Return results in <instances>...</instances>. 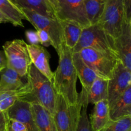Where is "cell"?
<instances>
[{
    "instance_id": "obj_1",
    "label": "cell",
    "mask_w": 131,
    "mask_h": 131,
    "mask_svg": "<svg viewBox=\"0 0 131 131\" xmlns=\"http://www.w3.org/2000/svg\"><path fill=\"white\" fill-rule=\"evenodd\" d=\"M59 62L56 71L53 72L54 88L56 93L61 95L70 104H77L78 93L76 89L78 79L72 61L73 49L63 43L58 53Z\"/></svg>"
},
{
    "instance_id": "obj_2",
    "label": "cell",
    "mask_w": 131,
    "mask_h": 131,
    "mask_svg": "<svg viewBox=\"0 0 131 131\" xmlns=\"http://www.w3.org/2000/svg\"><path fill=\"white\" fill-rule=\"evenodd\" d=\"M28 81L31 93L24 100L28 102L37 101L53 115L56 92L52 81L49 80L40 72L32 63L30 64L28 69Z\"/></svg>"
},
{
    "instance_id": "obj_3",
    "label": "cell",
    "mask_w": 131,
    "mask_h": 131,
    "mask_svg": "<svg viewBox=\"0 0 131 131\" xmlns=\"http://www.w3.org/2000/svg\"><path fill=\"white\" fill-rule=\"evenodd\" d=\"M84 48L93 49L119 60L114 38L110 37L99 24L83 28L73 52H79Z\"/></svg>"
},
{
    "instance_id": "obj_4",
    "label": "cell",
    "mask_w": 131,
    "mask_h": 131,
    "mask_svg": "<svg viewBox=\"0 0 131 131\" xmlns=\"http://www.w3.org/2000/svg\"><path fill=\"white\" fill-rule=\"evenodd\" d=\"M19 8L24 14L26 20L29 21L37 30L41 29L48 34L52 46L58 53L64 43L63 31L60 20L58 19L43 16L30 9Z\"/></svg>"
},
{
    "instance_id": "obj_5",
    "label": "cell",
    "mask_w": 131,
    "mask_h": 131,
    "mask_svg": "<svg viewBox=\"0 0 131 131\" xmlns=\"http://www.w3.org/2000/svg\"><path fill=\"white\" fill-rule=\"evenodd\" d=\"M6 59V66L14 69L23 78H28V69L31 63L28 50V43L23 40L7 41L3 46Z\"/></svg>"
},
{
    "instance_id": "obj_6",
    "label": "cell",
    "mask_w": 131,
    "mask_h": 131,
    "mask_svg": "<svg viewBox=\"0 0 131 131\" xmlns=\"http://www.w3.org/2000/svg\"><path fill=\"white\" fill-rule=\"evenodd\" d=\"M125 18L124 0H106L104 12L97 24L115 39L121 33Z\"/></svg>"
},
{
    "instance_id": "obj_7",
    "label": "cell",
    "mask_w": 131,
    "mask_h": 131,
    "mask_svg": "<svg viewBox=\"0 0 131 131\" xmlns=\"http://www.w3.org/2000/svg\"><path fill=\"white\" fill-rule=\"evenodd\" d=\"M81 113L79 105L70 104L56 93L53 116L57 131H76Z\"/></svg>"
},
{
    "instance_id": "obj_8",
    "label": "cell",
    "mask_w": 131,
    "mask_h": 131,
    "mask_svg": "<svg viewBox=\"0 0 131 131\" xmlns=\"http://www.w3.org/2000/svg\"><path fill=\"white\" fill-rule=\"evenodd\" d=\"M79 53L83 61L99 78L106 80L112 78L118 60L91 48L82 49Z\"/></svg>"
},
{
    "instance_id": "obj_9",
    "label": "cell",
    "mask_w": 131,
    "mask_h": 131,
    "mask_svg": "<svg viewBox=\"0 0 131 131\" xmlns=\"http://www.w3.org/2000/svg\"><path fill=\"white\" fill-rule=\"evenodd\" d=\"M55 13L58 20L74 21L83 28L90 26L84 10V0H57Z\"/></svg>"
},
{
    "instance_id": "obj_10",
    "label": "cell",
    "mask_w": 131,
    "mask_h": 131,
    "mask_svg": "<svg viewBox=\"0 0 131 131\" xmlns=\"http://www.w3.org/2000/svg\"><path fill=\"white\" fill-rule=\"evenodd\" d=\"M131 86V70H128L119 60L113 76L107 83V102L109 107Z\"/></svg>"
},
{
    "instance_id": "obj_11",
    "label": "cell",
    "mask_w": 131,
    "mask_h": 131,
    "mask_svg": "<svg viewBox=\"0 0 131 131\" xmlns=\"http://www.w3.org/2000/svg\"><path fill=\"white\" fill-rule=\"evenodd\" d=\"M114 41L119 60L131 70V20L125 18L121 33Z\"/></svg>"
},
{
    "instance_id": "obj_12",
    "label": "cell",
    "mask_w": 131,
    "mask_h": 131,
    "mask_svg": "<svg viewBox=\"0 0 131 131\" xmlns=\"http://www.w3.org/2000/svg\"><path fill=\"white\" fill-rule=\"evenodd\" d=\"M108 80L98 78L92 84L88 90H82L78 93V104L79 107L87 108L90 104H95L107 99Z\"/></svg>"
},
{
    "instance_id": "obj_13",
    "label": "cell",
    "mask_w": 131,
    "mask_h": 131,
    "mask_svg": "<svg viewBox=\"0 0 131 131\" xmlns=\"http://www.w3.org/2000/svg\"><path fill=\"white\" fill-rule=\"evenodd\" d=\"M8 118L23 123L28 131H39L32 115L31 104L26 100H20L13 105L7 111Z\"/></svg>"
},
{
    "instance_id": "obj_14",
    "label": "cell",
    "mask_w": 131,
    "mask_h": 131,
    "mask_svg": "<svg viewBox=\"0 0 131 131\" xmlns=\"http://www.w3.org/2000/svg\"><path fill=\"white\" fill-rule=\"evenodd\" d=\"M28 50L31 63L40 72L52 81L53 72L50 67V54L47 50L39 44H28Z\"/></svg>"
},
{
    "instance_id": "obj_15",
    "label": "cell",
    "mask_w": 131,
    "mask_h": 131,
    "mask_svg": "<svg viewBox=\"0 0 131 131\" xmlns=\"http://www.w3.org/2000/svg\"><path fill=\"white\" fill-rule=\"evenodd\" d=\"M109 116L111 121L131 116V86L109 107Z\"/></svg>"
},
{
    "instance_id": "obj_16",
    "label": "cell",
    "mask_w": 131,
    "mask_h": 131,
    "mask_svg": "<svg viewBox=\"0 0 131 131\" xmlns=\"http://www.w3.org/2000/svg\"><path fill=\"white\" fill-rule=\"evenodd\" d=\"M29 102L33 118L38 130L57 131L53 116L49 111L37 101H33Z\"/></svg>"
},
{
    "instance_id": "obj_17",
    "label": "cell",
    "mask_w": 131,
    "mask_h": 131,
    "mask_svg": "<svg viewBox=\"0 0 131 131\" xmlns=\"http://www.w3.org/2000/svg\"><path fill=\"white\" fill-rule=\"evenodd\" d=\"M0 74V93L20 89L28 83V78L21 77L15 70L7 66Z\"/></svg>"
},
{
    "instance_id": "obj_18",
    "label": "cell",
    "mask_w": 131,
    "mask_h": 131,
    "mask_svg": "<svg viewBox=\"0 0 131 131\" xmlns=\"http://www.w3.org/2000/svg\"><path fill=\"white\" fill-rule=\"evenodd\" d=\"M72 61L78 78H79L82 84V90H88L93 82L99 77L83 61L79 52H73Z\"/></svg>"
},
{
    "instance_id": "obj_19",
    "label": "cell",
    "mask_w": 131,
    "mask_h": 131,
    "mask_svg": "<svg viewBox=\"0 0 131 131\" xmlns=\"http://www.w3.org/2000/svg\"><path fill=\"white\" fill-rule=\"evenodd\" d=\"M31 93L29 83L20 89L0 93V111L6 112L12 106L20 100H24Z\"/></svg>"
},
{
    "instance_id": "obj_20",
    "label": "cell",
    "mask_w": 131,
    "mask_h": 131,
    "mask_svg": "<svg viewBox=\"0 0 131 131\" xmlns=\"http://www.w3.org/2000/svg\"><path fill=\"white\" fill-rule=\"evenodd\" d=\"M90 116V122L93 131H99L104 127L110 120L107 100L94 104L93 112Z\"/></svg>"
},
{
    "instance_id": "obj_21",
    "label": "cell",
    "mask_w": 131,
    "mask_h": 131,
    "mask_svg": "<svg viewBox=\"0 0 131 131\" xmlns=\"http://www.w3.org/2000/svg\"><path fill=\"white\" fill-rule=\"evenodd\" d=\"M19 8L30 9L47 17L57 19L55 10L47 0H12Z\"/></svg>"
},
{
    "instance_id": "obj_22",
    "label": "cell",
    "mask_w": 131,
    "mask_h": 131,
    "mask_svg": "<svg viewBox=\"0 0 131 131\" xmlns=\"http://www.w3.org/2000/svg\"><path fill=\"white\" fill-rule=\"evenodd\" d=\"M60 23L63 31L64 43L66 46L73 49L79 41L83 28L72 20H60Z\"/></svg>"
},
{
    "instance_id": "obj_23",
    "label": "cell",
    "mask_w": 131,
    "mask_h": 131,
    "mask_svg": "<svg viewBox=\"0 0 131 131\" xmlns=\"http://www.w3.org/2000/svg\"><path fill=\"white\" fill-rule=\"evenodd\" d=\"M0 12L11 20L14 26L24 27L23 20H26L20 9L12 0H0Z\"/></svg>"
},
{
    "instance_id": "obj_24",
    "label": "cell",
    "mask_w": 131,
    "mask_h": 131,
    "mask_svg": "<svg viewBox=\"0 0 131 131\" xmlns=\"http://www.w3.org/2000/svg\"><path fill=\"white\" fill-rule=\"evenodd\" d=\"M106 0H84L86 15L90 25L97 24L102 15Z\"/></svg>"
},
{
    "instance_id": "obj_25",
    "label": "cell",
    "mask_w": 131,
    "mask_h": 131,
    "mask_svg": "<svg viewBox=\"0 0 131 131\" xmlns=\"http://www.w3.org/2000/svg\"><path fill=\"white\" fill-rule=\"evenodd\" d=\"M99 131H131V116L116 121L110 120L104 127Z\"/></svg>"
},
{
    "instance_id": "obj_26",
    "label": "cell",
    "mask_w": 131,
    "mask_h": 131,
    "mask_svg": "<svg viewBox=\"0 0 131 131\" xmlns=\"http://www.w3.org/2000/svg\"><path fill=\"white\" fill-rule=\"evenodd\" d=\"M87 108L81 107L76 131H93L86 112Z\"/></svg>"
},
{
    "instance_id": "obj_27",
    "label": "cell",
    "mask_w": 131,
    "mask_h": 131,
    "mask_svg": "<svg viewBox=\"0 0 131 131\" xmlns=\"http://www.w3.org/2000/svg\"><path fill=\"white\" fill-rule=\"evenodd\" d=\"M8 117V116H7ZM6 131H28L25 125L15 119L8 118L6 121Z\"/></svg>"
},
{
    "instance_id": "obj_28",
    "label": "cell",
    "mask_w": 131,
    "mask_h": 131,
    "mask_svg": "<svg viewBox=\"0 0 131 131\" xmlns=\"http://www.w3.org/2000/svg\"><path fill=\"white\" fill-rule=\"evenodd\" d=\"M37 35H38V40H39V43L42 46L45 47H49L50 46H52L51 44V41L49 37L48 34L46 31L41 29L37 30Z\"/></svg>"
},
{
    "instance_id": "obj_29",
    "label": "cell",
    "mask_w": 131,
    "mask_h": 131,
    "mask_svg": "<svg viewBox=\"0 0 131 131\" xmlns=\"http://www.w3.org/2000/svg\"><path fill=\"white\" fill-rule=\"evenodd\" d=\"M25 35L27 40L29 42V44L38 45L40 43L37 31L35 32L31 30H27L25 32Z\"/></svg>"
},
{
    "instance_id": "obj_30",
    "label": "cell",
    "mask_w": 131,
    "mask_h": 131,
    "mask_svg": "<svg viewBox=\"0 0 131 131\" xmlns=\"http://www.w3.org/2000/svg\"><path fill=\"white\" fill-rule=\"evenodd\" d=\"M6 112L0 111V131H6V121H7Z\"/></svg>"
},
{
    "instance_id": "obj_31",
    "label": "cell",
    "mask_w": 131,
    "mask_h": 131,
    "mask_svg": "<svg viewBox=\"0 0 131 131\" xmlns=\"http://www.w3.org/2000/svg\"><path fill=\"white\" fill-rule=\"evenodd\" d=\"M125 17L128 20H131V0H124Z\"/></svg>"
},
{
    "instance_id": "obj_32",
    "label": "cell",
    "mask_w": 131,
    "mask_h": 131,
    "mask_svg": "<svg viewBox=\"0 0 131 131\" xmlns=\"http://www.w3.org/2000/svg\"><path fill=\"white\" fill-rule=\"evenodd\" d=\"M6 67V59L3 52L0 51V73Z\"/></svg>"
},
{
    "instance_id": "obj_33",
    "label": "cell",
    "mask_w": 131,
    "mask_h": 131,
    "mask_svg": "<svg viewBox=\"0 0 131 131\" xmlns=\"http://www.w3.org/2000/svg\"><path fill=\"white\" fill-rule=\"evenodd\" d=\"M2 23H11L12 24V21L6 15L0 12V24H2Z\"/></svg>"
},
{
    "instance_id": "obj_34",
    "label": "cell",
    "mask_w": 131,
    "mask_h": 131,
    "mask_svg": "<svg viewBox=\"0 0 131 131\" xmlns=\"http://www.w3.org/2000/svg\"><path fill=\"white\" fill-rule=\"evenodd\" d=\"M47 1L49 2V3L52 5V7L54 8V9H56V3H57V0H47ZM56 14V13H55Z\"/></svg>"
}]
</instances>
